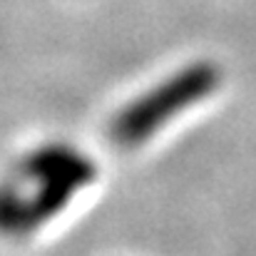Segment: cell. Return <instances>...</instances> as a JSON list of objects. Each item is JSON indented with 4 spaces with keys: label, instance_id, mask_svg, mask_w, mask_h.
<instances>
[{
    "label": "cell",
    "instance_id": "cell-1",
    "mask_svg": "<svg viewBox=\"0 0 256 256\" xmlns=\"http://www.w3.org/2000/svg\"><path fill=\"white\" fill-rule=\"evenodd\" d=\"M22 172L30 182V194H0V232L15 236L48 224L97 179L94 162L75 147L40 150L25 162Z\"/></svg>",
    "mask_w": 256,
    "mask_h": 256
},
{
    "label": "cell",
    "instance_id": "cell-2",
    "mask_svg": "<svg viewBox=\"0 0 256 256\" xmlns=\"http://www.w3.org/2000/svg\"><path fill=\"white\" fill-rule=\"evenodd\" d=\"M219 85V70L209 62H194L157 87L130 102L112 122L110 134L122 147H134L157 134L170 120L179 117L184 110L202 102Z\"/></svg>",
    "mask_w": 256,
    "mask_h": 256
}]
</instances>
